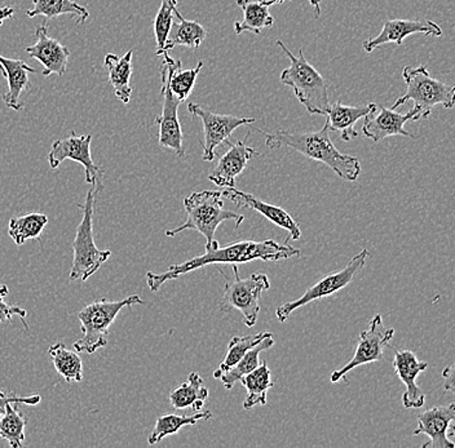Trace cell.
Masks as SVG:
<instances>
[{
	"instance_id": "42",
	"label": "cell",
	"mask_w": 455,
	"mask_h": 448,
	"mask_svg": "<svg viewBox=\"0 0 455 448\" xmlns=\"http://www.w3.org/2000/svg\"><path fill=\"white\" fill-rule=\"evenodd\" d=\"M258 2L260 3V4L269 7V5L283 4L284 0H258Z\"/></svg>"
},
{
	"instance_id": "4",
	"label": "cell",
	"mask_w": 455,
	"mask_h": 448,
	"mask_svg": "<svg viewBox=\"0 0 455 448\" xmlns=\"http://www.w3.org/2000/svg\"><path fill=\"white\" fill-rule=\"evenodd\" d=\"M277 45L290 59V67L281 74V83L294 90L295 98L306 107L307 112L326 115L330 109L326 79L307 61L301 48L299 56H294L283 41H277Z\"/></svg>"
},
{
	"instance_id": "5",
	"label": "cell",
	"mask_w": 455,
	"mask_h": 448,
	"mask_svg": "<svg viewBox=\"0 0 455 448\" xmlns=\"http://www.w3.org/2000/svg\"><path fill=\"white\" fill-rule=\"evenodd\" d=\"M187 220L183 225L166 231L167 237H175L185 231H196L206 238V245L215 240V232L224 221H235V228L243 223V215L224 208L223 193L201 190L184 200Z\"/></svg>"
},
{
	"instance_id": "10",
	"label": "cell",
	"mask_w": 455,
	"mask_h": 448,
	"mask_svg": "<svg viewBox=\"0 0 455 448\" xmlns=\"http://www.w3.org/2000/svg\"><path fill=\"white\" fill-rule=\"evenodd\" d=\"M395 328H387L383 325V318L377 314L369 323V328L361 331L357 348L351 361L344 365L339 370L334 371L330 376L331 382H338L346 379L347 373H351L360 365L369 363L380 362L384 358V349L388 347L389 342L394 339Z\"/></svg>"
},
{
	"instance_id": "32",
	"label": "cell",
	"mask_w": 455,
	"mask_h": 448,
	"mask_svg": "<svg viewBox=\"0 0 455 448\" xmlns=\"http://www.w3.org/2000/svg\"><path fill=\"white\" fill-rule=\"evenodd\" d=\"M48 356L52 359L55 370L68 382H81L84 379V362L78 351H71L62 342H57L48 349Z\"/></svg>"
},
{
	"instance_id": "33",
	"label": "cell",
	"mask_w": 455,
	"mask_h": 448,
	"mask_svg": "<svg viewBox=\"0 0 455 448\" xmlns=\"http://www.w3.org/2000/svg\"><path fill=\"white\" fill-rule=\"evenodd\" d=\"M48 224V216L39 212L12 217L8 223V235L17 246H22L30 240H41L43 229Z\"/></svg>"
},
{
	"instance_id": "7",
	"label": "cell",
	"mask_w": 455,
	"mask_h": 448,
	"mask_svg": "<svg viewBox=\"0 0 455 448\" xmlns=\"http://www.w3.org/2000/svg\"><path fill=\"white\" fill-rule=\"evenodd\" d=\"M403 76L406 84V92L395 102V110L408 101H414L415 106L422 110L425 118H428L436 105H443L445 109L454 106L455 87L453 84L443 83L435 79L427 70L426 65H419L417 67H406L403 70Z\"/></svg>"
},
{
	"instance_id": "28",
	"label": "cell",
	"mask_w": 455,
	"mask_h": 448,
	"mask_svg": "<svg viewBox=\"0 0 455 448\" xmlns=\"http://www.w3.org/2000/svg\"><path fill=\"white\" fill-rule=\"evenodd\" d=\"M33 10L27 12L30 19L43 16L50 20L59 16L71 15L76 17V25H84L90 17L87 8L79 5L74 0H33Z\"/></svg>"
},
{
	"instance_id": "19",
	"label": "cell",
	"mask_w": 455,
	"mask_h": 448,
	"mask_svg": "<svg viewBox=\"0 0 455 448\" xmlns=\"http://www.w3.org/2000/svg\"><path fill=\"white\" fill-rule=\"evenodd\" d=\"M221 193H223V197H226L227 200H229L230 202L235 203L240 208L254 209V211L263 215L264 217L268 218L270 223L284 229V231L289 232V240H298L301 237L300 228H299L297 221L290 216V214H287L281 207L263 202V200H259V198L254 197L252 194H249V193L235 189V186H233V188H224Z\"/></svg>"
},
{
	"instance_id": "15",
	"label": "cell",
	"mask_w": 455,
	"mask_h": 448,
	"mask_svg": "<svg viewBox=\"0 0 455 448\" xmlns=\"http://www.w3.org/2000/svg\"><path fill=\"white\" fill-rule=\"evenodd\" d=\"M414 34H425L428 36H441L443 30L436 22L429 20H389L383 24L379 35L363 42V48L365 52L371 53L384 44H403V39Z\"/></svg>"
},
{
	"instance_id": "38",
	"label": "cell",
	"mask_w": 455,
	"mask_h": 448,
	"mask_svg": "<svg viewBox=\"0 0 455 448\" xmlns=\"http://www.w3.org/2000/svg\"><path fill=\"white\" fill-rule=\"evenodd\" d=\"M42 398L39 394H31V396H17L16 393H7L0 390V416L4 413L8 404L36 405L41 404Z\"/></svg>"
},
{
	"instance_id": "21",
	"label": "cell",
	"mask_w": 455,
	"mask_h": 448,
	"mask_svg": "<svg viewBox=\"0 0 455 448\" xmlns=\"http://www.w3.org/2000/svg\"><path fill=\"white\" fill-rule=\"evenodd\" d=\"M0 72L8 81V92L3 95V101L10 109L20 112L24 104L20 101L21 93L31 87L28 74L36 73L33 67L25 64L22 59H13L0 56Z\"/></svg>"
},
{
	"instance_id": "40",
	"label": "cell",
	"mask_w": 455,
	"mask_h": 448,
	"mask_svg": "<svg viewBox=\"0 0 455 448\" xmlns=\"http://www.w3.org/2000/svg\"><path fill=\"white\" fill-rule=\"evenodd\" d=\"M13 15L14 10L12 7L0 8V27H2L3 22L7 21V20H10Z\"/></svg>"
},
{
	"instance_id": "39",
	"label": "cell",
	"mask_w": 455,
	"mask_h": 448,
	"mask_svg": "<svg viewBox=\"0 0 455 448\" xmlns=\"http://www.w3.org/2000/svg\"><path fill=\"white\" fill-rule=\"evenodd\" d=\"M453 367H448L446 368L445 371H443V377H445V379H448V384H445V389L448 390V391H451L453 390V387H454V375H453Z\"/></svg>"
},
{
	"instance_id": "24",
	"label": "cell",
	"mask_w": 455,
	"mask_h": 448,
	"mask_svg": "<svg viewBox=\"0 0 455 448\" xmlns=\"http://www.w3.org/2000/svg\"><path fill=\"white\" fill-rule=\"evenodd\" d=\"M133 51H128L126 55L119 56L109 53L105 56L104 67L108 70V79L112 84L116 98L124 104L131 101L132 88H131V76H132Z\"/></svg>"
},
{
	"instance_id": "34",
	"label": "cell",
	"mask_w": 455,
	"mask_h": 448,
	"mask_svg": "<svg viewBox=\"0 0 455 448\" xmlns=\"http://www.w3.org/2000/svg\"><path fill=\"white\" fill-rule=\"evenodd\" d=\"M27 424V418L19 407L16 408V404H8L0 416V438L5 439L13 448L24 446Z\"/></svg>"
},
{
	"instance_id": "9",
	"label": "cell",
	"mask_w": 455,
	"mask_h": 448,
	"mask_svg": "<svg viewBox=\"0 0 455 448\" xmlns=\"http://www.w3.org/2000/svg\"><path fill=\"white\" fill-rule=\"evenodd\" d=\"M369 251L368 249H363L358 252L357 255L349 261L348 265L346 268L341 269L339 271L335 273L327 274L323 279L315 282V285L311 286L299 299L294 302L284 303V304L278 306L275 310V317L280 322H286L290 318L292 313L301 306L311 304L315 300L325 299V297L332 296L341 289L346 288L347 286L351 285L352 280L355 279V275L358 271H363L365 266L366 260H368Z\"/></svg>"
},
{
	"instance_id": "18",
	"label": "cell",
	"mask_w": 455,
	"mask_h": 448,
	"mask_svg": "<svg viewBox=\"0 0 455 448\" xmlns=\"http://www.w3.org/2000/svg\"><path fill=\"white\" fill-rule=\"evenodd\" d=\"M395 373L406 387L403 396V407L420 408L426 404V396L417 384V377L419 373H425L428 363L418 359L417 354L411 350H396L394 363Z\"/></svg>"
},
{
	"instance_id": "6",
	"label": "cell",
	"mask_w": 455,
	"mask_h": 448,
	"mask_svg": "<svg viewBox=\"0 0 455 448\" xmlns=\"http://www.w3.org/2000/svg\"><path fill=\"white\" fill-rule=\"evenodd\" d=\"M140 304H144V300L139 295H131L126 299L118 300V302L100 300V302L85 305L78 313L84 336L74 342L73 347L76 351L93 354L100 348L107 347L110 326L121 313L122 309L126 306Z\"/></svg>"
},
{
	"instance_id": "37",
	"label": "cell",
	"mask_w": 455,
	"mask_h": 448,
	"mask_svg": "<svg viewBox=\"0 0 455 448\" xmlns=\"http://www.w3.org/2000/svg\"><path fill=\"white\" fill-rule=\"evenodd\" d=\"M10 294L7 285H0V323H11L14 316L20 317L22 320L28 316L25 309L20 306L8 305L4 302L5 296Z\"/></svg>"
},
{
	"instance_id": "17",
	"label": "cell",
	"mask_w": 455,
	"mask_h": 448,
	"mask_svg": "<svg viewBox=\"0 0 455 448\" xmlns=\"http://www.w3.org/2000/svg\"><path fill=\"white\" fill-rule=\"evenodd\" d=\"M455 419V405H439L423 411L418 415V425L414 436L425 434L429 442L423 448H454L455 444L449 439L448 430Z\"/></svg>"
},
{
	"instance_id": "22",
	"label": "cell",
	"mask_w": 455,
	"mask_h": 448,
	"mask_svg": "<svg viewBox=\"0 0 455 448\" xmlns=\"http://www.w3.org/2000/svg\"><path fill=\"white\" fill-rule=\"evenodd\" d=\"M375 106L377 104L374 102L361 106H347L341 101H337L334 105H330L329 112L325 115L327 127L331 132L339 133L341 140L351 141L358 136L355 130V123L365 118Z\"/></svg>"
},
{
	"instance_id": "41",
	"label": "cell",
	"mask_w": 455,
	"mask_h": 448,
	"mask_svg": "<svg viewBox=\"0 0 455 448\" xmlns=\"http://www.w3.org/2000/svg\"><path fill=\"white\" fill-rule=\"evenodd\" d=\"M309 4L312 5L315 11V17L318 19L321 16V0H309Z\"/></svg>"
},
{
	"instance_id": "11",
	"label": "cell",
	"mask_w": 455,
	"mask_h": 448,
	"mask_svg": "<svg viewBox=\"0 0 455 448\" xmlns=\"http://www.w3.org/2000/svg\"><path fill=\"white\" fill-rule=\"evenodd\" d=\"M188 110L190 114L201 119L204 124V143L202 158L204 161L215 160L216 147L229 140L230 136L238 127L249 126L256 122L255 118H246V116L216 114L193 102L188 105Z\"/></svg>"
},
{
	"instance_id": "30",
	"label": "cell",
	"mask_w": 455,
	"mask_h": 448,
	"mask_svg": "<svg viewBox=\"0 0 455 448\" xmlns=\"http://www.w3.org/2000/svg\"><path fill=\"white\" fill-rule=\"evenodd\" d=\"M212 418V411H198L195 415H173V413H170V415L159 416L156 419L155 429L148 438V444L153 446V444H159L166 436L178 434L184 427L196 425L201 420H210Z\"/></svg>"
},
{
	"instance_id": "12",
	"label": "cell",
	"mask_w": 455,
	"mask_h": 448,
	"mask_svg": "<svg viewBox=\"0 0 455 448\" xmlns=\"http://www.w3.org/2000/svg\"><path fill=\"white\" fill-rule=\"evenodd\" d=\"M91 143H92V136H78L76 132H71L69 138L53 141L47 157L51 169H59L62 161H74L84 166L85 183L90 185L95 183L99 177H102V171L92 160Z\"/></svg>"
},
{
	"instance_id": "8",
	"label": "cell",
	"mask_w": 455,
	"mask_h": 448,
	"mask_svg": "<svg viewBox=\"0 0 455 448\" xmlns=\"http://www.w3.org/2000/svg\"><path fill=\"white\" fill-rule=\"evenodd\" d=\"M270 288L268 275L254 273L242 279L237 265L233 266V279L228 280L224 287L219 310L229 313L235 309L243 316L246 327L251 328L256 325L259 311H260L261 294Z\"/></svg>"
},
{
	"instance_id": "13",
	"label": "cell",
	"mask_w": 455,
	"mask_h": 448,
	"mask_svg": "<svg viewBox=\"0 0 455 448\" xmlns=\"http://www.w3.org/2000/svg\"><path fill=\"white\" fill-rule=\"evenodd\" d=\"M425 118L422 110L414 106L406 114H400L395 109H387L384 106H375L365 116L363 132L374 143H379L391 136H403V138H415L412 133L405 130V123L409 121H419Z\"/></svg>"
},
{
	"instance_id": "25",
	"label": "cell",
	"mask_w": 455,
	"mask_h": 448,
	"mask_svg": "<svg viewBox=\"0 0 455 448\" xmlns=\"http://www.w3.org/2000/svg\"><path fill=\"white\" fill-rule=\"evenodd\" d=\"M207 398H209V389L198 373H190L187 381L170 393V404L175 410L193 408L196 413H198L204 407Z\"/></svg>"
},
{
	"instance_id": "2",
	"label": "cell",
	"mask_w": 455,
	"mask_h": 448,
	"mask_svg": "<svg viewBox=\"0 0 455 448\" xmlns=\"http://www.w3.org/2000/svg\"><path fill=\"white\" fill-rule=\"evenodd\" d=\"M266 138V145L269 149L290 147L300 153L309 160L320 161L346 181H355L361 174V163L357 157L343 154L337 149L330 138L329 127L325 123L323 130L317 132H287L280 130L267 133L260 130Z\"/></svg>"
},
{
	"instance_id": "3",
	"label": "cell",
	"mask_w": 455,
	"mask_h": 448,
	"mask_svg": "<svg viewBox=\"0 0 455 448\" xmlns=\"http://www.w3.org/2000/svg\"><path fill=\"white\" fill-rule=\"evenodd\" d=\"M101 178L99 177L95 183L91 184L84 204H78L79 208L84 211V217L76 229V240L73 242L74 257L69 274L70 282L74 280L85 282L90 279L112 256L110 249H99L96 247L95 235H93L96 198L104 188Z\"/></svg>"
},
{
	"instance_id": "31",
	"label": "cell",
	"mask_w": 455,
	"mask_h": 448,
	"mask_svg": "<svg viewBox=\"0 0 455 448\" xmlns=\"http://www.w3.org/2000/svg\"><path fill=\"white\" fill-rule=\"evenodd\" d=\"M273 345H275V339H273V334L269 333L258 345L250 349V350L242 357L241 361L238 362L237 365H233L230 370L224 373L219 380H221L226 389L232 390L235 382L240 381L242 377L254 371L259 365V356H260L261 351L268 350Z\"/></svg>"
},
{
	"instance_id": "29",
	"label": "cell",
	"mask_w": 455,
	"mask_h": 448,
	"mask_svg": "<svg viewBox=\"0 0 455 448\" xmlns=\"http://www.w3.org/2000/svg\"><path fill=\"white\" fill-rule=\"evenodd\" d=\"M175 16L179 22L178 24L173 22L172 28H171L166 43V52L175 48L176 45H184V47L197 50L202 42L206 39V29L197 21L184 19L178 8H176Z\"/></svg>"
},
{
	"instance_id": "14",
	"label": "cell",
	"mask_w": 455,
	"mask_h": 448,
	"mask_svg": "<svg viewBox=\"0 0 455 448\" xmlns=\"http://www.w3.org/2000/svg\"><path fill=\"white\" fill-rule=\"evenodd\" d=\"M162 96H164L162 114L156 118V124L159 127V146L173 150L179 157L184 158V135L178 115L181 101L171 92L169 83L164 79H162Z\"/></svg>"
},
{
	"instance_id": "35",
	"label": "cell",
	"mask_w": 455,
	"mask_h": 448,
	"mask_svg": "<svg viewBox=\"0 0 455 448\" xmlns=\"http://www.w3.org/2000/svg\"><path fill=\"white\" fill-rule=\"evenodd\" d=\"M268 334L269 333H267V331H264V333L254 334V336L233 337V339L230 340L229 345H228L226 358H224L220 365L216 368L215 373H213V377H215V379H220V376L223 375L224 373L230 370L233 365H237V363L241 361L242 357H243L250 349L258 345Z\"/></svg>"
},
{
	"instance_id": "20",
	"label": "cell",
	"mask_w": 455,
	"mask_h": 448,
	"mask_svg": "<svg viewBox=\"0 0 455 448\" xmlns=\"http://www.w3.org/2000/svg\"><path fill=\"white\" fill-rule=\"evenodd\" d=\"M224 144L229 149L219 161L218 166L209 176V180L219 188H233L235 186V178L243 172L252 158L258 157L259 152L254 147L247 146L246 140L237 141L235 144L227 140Z\"/></svg>"
},
{
	"instance_id": "27",
	"label": "cell",
	"mask_w": 455,
	"mask_h": 448,
	"mask_svg": "<svg viewBox=\"0 0 455 448\" xmlns=\"http://www.w3.org/2000/svg\"><path fill=\"white\" fill-rule=\"evenodd\" d=\"M237 4L243 11V20L235 22V31L237 35L242 33L261 34L264 29H270L275 24V19L269 12V7L260 4L254 0H237Z\"/></svg>"
},
{
	"instance_id": "16",
	"label": "cell",
	"mask_w": 455,
	"mask_h": 448,
	"mask_svg": "<svg viewBox=\"0 0 455 448\" xmlns=\"http://www.w3.org/2000/svg\"><path fill=\"white\" fill-rule=\"evenodd\" d=\"M36 43L27 47V53L31 59L41 62L44 70L43 76L52 74L62 76L68 70L70 51L64 44L48 35L45 21L36 29Z\"/></svg>"
},
{
	"instance_id": "1",
	"label": "cell",
	"mask_w": 455,
	"mask_h": 448,
	"mask_svg": "<svg viewBox=\"0 0 455 448\" xmlns=\"http://www.w3.org/2000/svg\"><path fill=\"white\" fill-rule=\"evenodd\" d=\"M204 248H206V252L201 256L171 265L164 273L148 271L145 275L148 287L150 288V291L156 292L169 280L178 279L181 275L192 273L204 266L218 265V263L240 265V263H251L255 260L269 263V261H281L300 256V249L287 245V243L280 245L273 240H260V242L241 240V242H235L227 247L219 246L218 240H215L206 245Z\"/></svg>"
},
{
	"instance_id": "36",
	"label": "cell",
	"mask_w": 455,
	"mask_h": 448,
	"mask_svg": "<svg viewBox=\"0 0 455 448\" xmlns=\"http://www.w3.org/2000/svg\"><path fill=\"white\" fill-rule=\"evenodd\" d=\"M176 8H178V0H161V7H159L155 20L156 56L169 53L166 52V43L173 25Z\"/></svg>"
},
{
	"instance_id": "26",
	"label": "cell",
	"mask_w": 455,
	"mask_h": 448,
	"mask_svg": "<svg viewBox=\"0 0 455 448\" xmlns=\"http://www.w3.org/2000/svg\"><path fill=\"white\" fill-rule=\"evenodd\" d=\"M240 382L247 391L243 401L244 410H251L255 405H267L268 391L275 385L267 362L261 363L254 371L242 377Z\"/></svg>"
},
{
	"instance_id": "23",
	"label": "cell",
	"mask_w": 455,
	"mask_h": 448,
	"mask_svg": "<svg viewBox=\"0 0 455 448\" xmlns=\"http://www.w3.org/2000/svg\"><path fill=\"white\" fill-rule=\"evenodd\" d=\"M164 65H162V79L169 83L171 92L181 102L187 100L192 93L193 88L197 82V76L201 72L204 62H198L197 67L193 69H181L180 59H173L169 53H164Z\"/></svg>"
}]
</instances>
